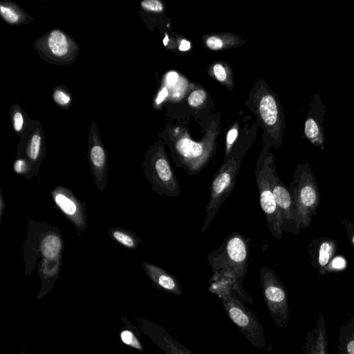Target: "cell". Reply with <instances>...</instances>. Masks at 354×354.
<instances>
[{
  "label": "cell",
  "mask_w": 354,
  "mask_h": 354,
  "mask_svg": "<svg viewBox=\"0 0 354 354\" xmlns=\"http://www.w3.org/2000/svg\"><path fill=\"white\" fill-rule=\"evenodd\" d=\"M142 331L165 354H194L173 337L165 328L147 319H140Z\"/></svg>",
  "instance_id": "obj_11"
},
{
  "label": "cell",
  "mask_w": 354,
  "mask_h": 354,
  "mask_svg": "<svg viewBox=\"0 0 354 354\" xmlns=\"http://www.w3.org/2000/svg\"><path fill=\"white\" fill-rule=\"evenodd\" d=\"M178 74L175 71L169 73L166 76V82L168 85L174 86L178 80Z\"/></svg>",
  "instance_id": "obj_35"
},
{
  "label": "cell",
  "mask_w": 354,
  "mask_h": 354,
  "mask_svg": "<svg viewBox=\"0 0 354 354\" xmlns=\"http://www.w3.org/2000/svg\"><path fill=\"white\" fill-rule=\"evenodd\" d=\"M289 191L295 212V235L308 227L320 203V195L313 171L307 165L295 169Z\"/></svg>",
  "instance_id": "obj_3"
},
{
  "label": "cell",
  "mask_w": 354,
  "mask_h": 354,
  "mask_svg": "<svg viewBox=\"0 0 354 354\" xmlns=\"http://www.w3.org/2000/svg\"><path fill=\"white\" fill-rule=\"evenodd\" d=\"M13 125L16 131L19 132L24 125V117L21 112L17 111L13 115Z\"/></svg>",
  "instance_id": "obj_32"
},
{
  "label": "cell",
  "mask_w": 354,
  "mask_h": 354,
  "mask_svg": "<svg viewBox=\"0 0 354 354\" xmlns=\"http://www.w3.org/2000/svg\"><path fill=\"white\" fill-rule=\"evenodd\" d=\"M27 233L23 243L25 274L34 271L39 259L55 258L63 255L64 241L57 226L28 218Z\"/></svg>",
  "instance_id": "obj_1"
},
{
  "label": "cell",
  "mask_w": 354,
  "mask_h": 354,
  "mask_svg": "<svg viewBox=\"0 0 354 354\" xmlns=\"http://www.w3.org/2000/svg\"><path fill=\"white\" fill-rule=\"evenodd\" d=\"M167 95H168L167 89L166 88H163L160 91V93H158V95L156 97V104H160L165 100V98L167 96Z\"/></svg>",
  "instance_id": "obj_38"
},
{
  "label": "cell",
  "mask_w": 354,
  "mask_h": 354,
  "mask_svg": "<svg viewBox=\"0 0 354 354\" xmlns=\"http://www.w3.org/2000/svg\"><path fill=\"white\" fill-rule=\"evenodd\" d=\"M302 349L304 354H328L326 326L322 314L318 315L315 324L308 331Z\"/></svg>",
  "instance_id": "obj_15"
},
{
  "label": "cell",
  "mask_w": 354,
  "mask_h": 354,
  "mask_svg": "<svg viewBox=\"0 0 354 354\" xmlns=\"http://www.w3.org/2000/svg\"><path fill=\"white\" fill-rule=\"evenodd\" d=\"M345 261L342 257H336L332 261L330 264L331 272L335 270H342L345 267Z\"/></svg>",
  "instance_id": "obj_33"
},
{
  "label": "cell",
  "mask_w": 354,
  "mask_h": 354,
  "mask_svg": "<svg viewBox=\"0 0 354 354\" xmlns=\"http://www.w3.org/2000/svg\"><path fill=\"white\" fill-rule=\"evenodd\" d=\"M262 295L274 323L279 329L288 326L290 310L286 289L277 274L263 266L260 269Z\"/></svg>",
  "instance_id": "obj_6"
},
{
  "label": "cell",
  "mask_w": 354,
  "mask_h": 354,
  "mask_svg": "<svg viewBox=\"0 0 354 354\" xmlns=\"http://www.w3.org/2000/svg\"><path fill=\"white\" fill-rule=\"evenodd\" d=\"M55 207L75 227L77 232H83L87 227L86 205L80 201L68 187L57 185L50 192Z\"/></svg>",
  "instance_id": "obj_9"
},
{
  "label": "cell",
  "mask_w": 354,
  "mask_h": 354,
  "mask_svg": "<svg viewBox=\"0 0 354 354\" xmlns=\"http://www.w3.org/2000/svg\"><path fill=\"white\" fill-rule=\"evenodd\" d=\"M238 134V131L236 129L234 128L229 131L227 135V151H230V147L234 143L235 140L236 139Z\"/></svg>",
  "instance_id": "obj_34"
},
{
  "label": "cell",
  "mask_w": 354,
  "mask_h": 354,
  "mask_svg": "<svg viewBox=\"0 0 354 354\" xmlns=\"http://www.w3.org/2000/svg\"><path fill=\"white\" fill-rule=\"evenodd\" d=\"M191 47V44L189 41L185 39H183L180 41V44L179 46V50L181 51L188 50Z\"/></svg>",
  "instance_id": "obj_39"
},
{
  "label": "cell",
  "mask_w": 354,
  "mask_h": 354,
  "mask_svg": "<svg viewBox=\"0 0 354 354\" xmlns=\"http://www.w3.org/2000/svg\"><path fill=\"white\" fill-rule=\"evenodd\" d=\"M335 354H354V317L340 327Z\"/></svg>",
  "instance_id": "obj_18"
},
{
  "label": "cell",
  "mask_w": 354,
  "mask_h": 354,
  "mask_svg": "<svg viewBox=\"0 0 354 354\" xmlns=\"http://www.w3.org/2000/svg\"><path fill=\"white\" fill-rule=\"evenodd\" d=\"M142 266L153 285L158 289L176 296L182 295L180 283L171 272L149 262H142Z\"/></svg>",
  "instance_id": "obj_13"
},
{
  "label": "cell",
  "mask_w": 354,
  "mask_h": 354,
  "mask_svg": "<svg viewBox=\"0 0 354 354\" xmlns=\"http://www.w3.org/2000/svg\"><path fill=\"white\" fill-rule=\"evenodd\" d=\"M265 162L266 158L260 159L257 162L254 171L259 203L272 237L281 239L283 232L282 217L270 187Z\"/></svg>",
  "instance_id": "obj_8"
},
{
  "label": "cell",
  "mask_w": 354,
  "mask_h": 354,
  "mask_svg": "<svg viewBox=\"0 0 354 354\" xmlns=\"http://www.w3.org/2000/svg\"><path fill=\"white\" fill-rule=\"evenodd\" d=\"M141 6L149 11L160 12L163 10L162 3L158 0H145L141 2Z\"/></svg>",
  "instance_id": "obj_28"
},
{
  "label": "cell",
  "mask_w": 354,
  "mask_h": 354,
  "mask_svg": "<svg viewBox=\"0 0 354 354\" xmlns=\"http://www.w3.org/2000/svg\"><path fill=\"white\" fill-rule=\"evenodd\" d=\"M208 290L220 299L235 292L243 301L254 305L253 299L245 291L241 283L225 275L213 272L209 279Z\"/></svg>",
  "instance_id": "obj_14"
},
{
  "label": "cell",
  "mask_w": 354,
  "mask_h": 354,
  "mask_svg": "<svg viewBox=\"0 0 354 354\" xmlns=\"http://www.w3.org/2000/svg\"><path fill=\"white\" fill-rule=\"evenodd\" d=\"M207 47L212 50H219L223 47V41L217 37H211L206 41Z\"/></svg>",
  "instance_id": "obj_30"
},
{
  "label": "cell",
  "mask_w": 354,
  "mask_h": 354,
  "mask_svg": "<svg viewBox=\"0 0 354 354\" xmlns=\"http://www.w3.org/2000/svg\"><path fill=\"white\" fill-rule=\"evenodd\" d=\"M6 209V202L2 193L1 188L0 187V225L3 219V216Z\"/></svg>",
  "instance_id": "obj_37"
},
{
  "label": "cell",
  "mask_w": 354,
  "mask_h": 354,
  "mask_svg": "<svg viewBox=\"0 0 354 354\" xmlns=\"http://www.w3.org/2000/svg\"><path fill=\"white\" fill-rule=\"evenodd\" d=\"M0 13L2 17L8 23L16 24L19 20V13L10 6L1 5Z\"/></svg>",
  "instance_id": "obj_25"
},
{
  "label": "cell",
  "mask_w": 354,
  "mask_h": 354,
  "mask_svg": "<svg viewBox=\"0 0 354 354\" xmlns=\"http://www.w3.org/2000/svg\"><path fill=\"white\" fill-rule=\"evenodd\" d=\"M108 232L112 239L129 250H136L142 243V239L130 230L114 227L109 228Z\"/></svg>",
  "instance_id": "obj_19"
},
{
  "label": "cell",
  "mask_w": 354,
  "mask_h": 354,
  "mask_svg": "<svg viewBox=\"0 0 354 354\" xmlns=\"http://www.w3.org/2000/svg\"><path fill=\"white\" fill-rule=\"evenodd\" d=\"M214 74L216 78L220 81L223 82L227 77V74L225 68L221 64H215L213 68Z\"/></svg>",
  "instance_id": "obj_31"
},
{
  "label": "cell",
  "mask_w": 354,
  "mask_h": 354,
  "mask_svg": "<svg viewBox=\"0 0 354 354\" xmlns=\"http://www.w3.org/2000/svg\"><path fill=\"white\" fill-rule=\"evenodd\" d=\"M121 340L124 344L129 345L134 348L142 351L144 350L138 339L131 330H124L120 333Z\"/></svg>",
  "instance_id": "obj_24"
},
{
  "label": "cell",
  "mask_w": 354,
  "mask_h": 354,
  "mask_svg": "<svg viewBox=\"0 0 354 354\" xmlns=\"http://www.w3.org/2000/svg\"><path fill=\"white\" fill-rule=\"evenodd\" d=\"M249 243L250 239L239 232L228 234L220 247L207 256L212 272L231 277L241 283L248 268Z\"/></svg>",
  "instance_id": "obj_2"
},
{
  "label": "cell",
  "mask_w": 354,
  "mask_h": 354,
  "mask_svg": "<svg viewBox=\"0 0 354 354\" xmlns=\"http://www.w3.org/2000/svg\"><path fill=\"white\" fill-rule=\"evenodd\" d=\"M241 157L231 156L214 174L210 183L209 202L205 207V217L201 227L205 233L210 225L223 202L236 186L240 171Z\"/></svg>",
  "instance_id": "obj_5"
},
{
  "label": "cell",
  "mask_w": 354,
  "mask_h": 354,
  "mask_svg": "<svg viewBox=\"0 0 354 354\" xmlns=\"http://www.w3.org/2000/svg\"><path fill=\"white\" fill-rule=\"evenodd\" d=\"M62 256L40 259L37 268L39 276L42 282L39 294V297L50 291L54 286L60 272Z\"/></svg>",
  "instance_id": "obj_16"
},
{
  "label": "cell",
  "mask_w": 354,
  "mask_h": 354,
  "mask_svg": "<svg viewBox=\"0 0 354 354\" xmlns=\"http://www.w3.org/2000/svg\"><path fill=\"white\" fill-rule=\"evenodd\" d=\"M305 134L308 138H315L319 134V128L315 121L309 118L305 123Z\"/></svg>",
  "instance_id": "obj_27"
},
{
  "label": "cell",
  "mask_w": 354,
  "mask_h": 354,
  "mask_svg": "<svg viewBox=\"0 0 354 354\" xmlns=\"http://www.w3.org/2000/svg\"><path fill=\"white\" fill-rule=\"evenodd\" d=\"M260 115L268 125L275 124L278 117V110L274 98L270 95L263 96L259 102Z\"/></svg>",
  "instance_id": "obj_22"
},
{
  "label": "cell",
  "mask_w": 354,
  "mask_h": 354,
  "mask_svg": "<svg viewBox=\"0 0 354 354\" xmlns=\"http://www.w3.org/2000/svg\"><path fill=\"white\" fill-rule=\"evenodd\" d=\"M265 165L274 200L282 217V230L295 234V212L290 192L279 179L273 158H266Z\"/></svg>",
  "instance_id": "obj_10"
},
{
  "label": "cell",
  "mask_w": 354,
  "mask_h": 354,
  "mask_svg": "<svg viewBox=\"0 0 354 354\" xmlns=\"http://www.w3.org/2000/svg\"><path fill=\"white\" fill-rule=\"evenodd\" d=\"M88 163L95 186L104 192L108 176V161L106 150L98 139L93 138L88 152Z\"/></svg>",
  "instance_id": "obj_12"
},
{
  "label": "cell",
  "mask_w": 354,
  "mask_h": 354,
  "mask_svg": "<svg viewBox=\"0 0 354 354\" xmlns=\"http://www.w3.org/2000/svg\"><path fill=\"white\" fill-rule=\"evenodd\" d=\"M221 300L228 317L243 335L254 346L266 349L267 344L263 327L243 301L235 292L222 297Z\"/></svg>",
  "instance_id": "obj_7"
},
{
  "label": "cell",
  "mask_w": 354,
  "mask_h": 354,
  "mask_svg": "<svg viewBox=\"0 0 354 354\" xmlns=\"http://www.w3.org/2000/svg\"><path fill=\"white\" fill-rule=\"evenodd\" d=\"M142 169L153 192L160 196H178L181 187L162 147L158 146L147 154Z\"/></svg>",
  "instance_id": "obj_4"
},
{
  "label": "cell",
  "mask_w": 354,
  "mask_h": 354,
  "mask_svg": "<svg viewBox=\"0 0 354 354\" xmlns=\"http://www.w3.org/2000/svg\"><path fill=\"white\" fill-rule=\"evenodd\" d=\"M13 170L17 174L23 176L27 180H31L39 174V171L30 161L21 157H19L15 160Z\"/></svg>",
  "instance_id": "obj_23"
},
{
  "label": "cell",
  "mask_w": 354,
  "mask_h": 354,
  "mask_svg": "<svg viewBox=\"0 0 354 354\" xmlns=\"http://www.w3.org/2000/svg\"><path fill=\"white\" fill-rule=\"evenodd\" d=\"M168 41H169V37H168L167 35H165V37L163 39V44H164V45L167 46Z\"/></svg>",
  "instance_id": "obj_40"
},
{
  "label": "cell",
  "mask_w": 354,
  "mask_h": 354,
  "mask_svg": "<svg viewBox=\"0 0 354 354\" xmlns=\"http://www.w3.org/2000/svg\"><path fill=\"white\" fill-rule=\"evenodd\" d=\"M345 225L348 236L354 247V224L348 222Z\"/></svg>",
  "instance_id": "obj_36"
},
{
  "label": "cell",
  "mask_w": 354,
  "mask_h": 354,
  "mask_svg": "<svg viewBox=\"0 0 354 354\" xmlns=\"http://www.w3.org/2000/svg\"><path fill=\"white\" fill-rule=\"evenodd\" d=\"M317 250V263L315 266L320 274L331 272L330 264L337 250V242L328 238H322L312 241Z\"/></svg>",
  "instance_id": "obj_17"
},
{
  "label": "cell",
  "mask_w": 354,
  "mask_h": 354,
  "mask_svg": "<svg viewBox=\"0 0 354 354\" xmlns=\"http://www.w3.org/2000/svg\"><path fill=\"white\" fill-rule=\"evenodd\" d=\"M206 98V93L201 89L195 90L188 97L189 104L192 107L201 105Z\"/></svg>",
  "instance_id": "obj_26"
},
{
  "label": "cell",
  "mask_w": 354,
  "mask_h": 354,
  "mask_svg": "<svg viewBox=\"0 0 354 354\" xmlns=\"http://www.w3.org/2000/svg\"><path fill=\"white\" fill-rule=\"evenodd\" d=\"M43 156L42 138L39 133H35L32 135L26 144L21 158L30 161L39 171Z\"/></svg>",
  "instance_id": "obj_20"
},
{
  "label": "cell",
  "mask_w": 354,
  "mask_h": 354,
  "mask_svg": "<svg viewBox=\"0 0 354 354\" xmlns=\"http://www.w3.org/2000/svg\"><path fill=\"white\" fill-rule=\"evenodd\" d=\"M54 100L59 105H66L71 101L70 96L62 90H56L53 94Z\"/></svg>",
  "instance_id": "obj_29"
},
{
  "label": "cell",
  "mask_w": 354,
  "mask_h": 354,
  "mask_svg": "<svg viewBox=\"0 0 354 354\" xmlns=\"http://www.w3.org/2000/svg\"><path fill=\"white\" fill-rule=\"evenodd\" d=\"M47 44L51 54L56 57H64L69 50V44L66 36L58 30L50 32Z\"/></svg>",
  "instance_id": "obj_21"
}]
</instances>
